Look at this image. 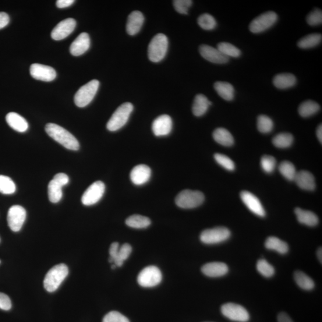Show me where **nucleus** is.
<instances>
[{"label": "nucleus", "mask_w": 322, "mask_h": 322, "mask_svg": "<svg viewBox=\"0 0 322 322\" xmlns=\"http://www.w3.org/2000/svg\"><path fill=\"white\" fill-rule=\"evenodd\" d=\"M45 132L53 139L68 150L78 151L80 148L79 141L72 134L56 123H49L45 126Z\"/></svg>", "instance_id": "f257e3e1"}, {"label": "nucleus", "mask_w": 322, "mask_h": 322, "mask_svg": "<svg viewBox=\"0 0 322 322\" xmlns=\"http://www.w3.org/2000/svg\"><path fill=\"white\" fill-rule=\"evenodd\" d=\"M68 274V268L65 264H60L53 267L44 278V286L46 291L49 292L56 291Z\"/></svg>", "instance_id": "f03ea898"}, {"label": "nucleus", "mask_w": 322, "mask_h": 322, "mask_svg": "<svg viewBox=\"0 0 322 322\" xmlns=\"http://www.w3.org/2000/svg\"><path fill=\"white\" fill-rule=\"evenodd\" d=\"M168 46V38L163 34H158L152 38L148 47V57L152 62H159L165 58Z\"/></svg>", "instance_id": "7ed1b4c3"}, {"label": "nucleus", "mask_w": 322, "mask_h": 322, "mask_svg": "<svg viewBox=\"0 0 322 322\" xmlns=\"http://www.w3.org/2000/svg\"><path fill=\"white\" fill-rule=\"evenodd\" d=\"M133 105L130 102L122 104L116 109L107 123V129L116 132L125 126L133 111Z\"/></svg>", "instance_id": "20e7f679"}, {"label": "nucleus", "mask_w": 322, "mask_h": 322, "mask_svg": "<svg viewBox=\"0 0 322 322\" xmlns=\"http://www.w3.org/2000/svg\"><path fill=\"white\" fill-rule=\"evenodd\" d=\"M205 200L203 193L200 191L184 190L176 197V204L184 209H192L200 206Z\"/></svg>", "instance_id": "39448f33"}, {"label": "nucleus", "mask_w": 322, "mask_h": 322, "mask_svg": "<svg viewBox=\"0 0 322 322\" xmlns=\"http://www.w3.org/2000/svg\"><path fill=\"white\" fill-rule=\"evenodd\" d=\"M99 85L98 80H91L78 90L74 97V102L78 107H86L90 104L97 93Z\"/></svg>", "instance_id": "423d86ee"}, {"label": "nucleus", "mask_w": 322, "mask_h": 322, "mask_svg": "<svg viewBox=\"0 0 322 322\" xmlns=\"http://www.w3.org/2000/svg\"><path fill=\"white\" fill-rule=\"evenodd\" d=\"M69 181L68 176L64 173H58L54 176L48 186V195L51 203H58L61 200L62 187L66 185Z\"/></svg>", "instance_id": "0eeeda50"}, {"label": "nucleus", "mask_w": 322, "mask_h": 322, "mask_svg": "<svg viewBox=\"0 0 322 322\" xmlns=\"http://www.w3.org/2000/svg\"><path fill=\"white\" fill-rule=\"evenodd\" d=\"M278 15L275 12L269 11L261 14L254 19L250 24V30L254 34H259L269 29L277 23Z\"/></svg>", "instance_id": "6e6552de"}, {"label": "nucleus", "mask_w": 322, "mask_h": 322, "mask_svg": "<svg viewBox=\"0 0 322 322\" xmlns=\"http://www.w3.org/2000/svg\"><path fill=\"white\" fill-rule=\"evenodd\" d=\"M161 281V271L154 265L145 267L137 277L138 283L144 288L154 287L160 284Z\"/></svg>", "instance_id": "1a4fd4ad"}, {"label": "nucleus", "mask_w": 322, "mask_h": 322, "mask_svg": "<svg viewBox=\"0 0 322 322\" xmlns=\"http://www.w3.org/2000/svg\"><path fill=\"white\" fill-rule=\"evenodd\" d=\"M231 235V232L228 228L217 227L205 230L201 233L200 239L204 243L212 245L226 241Z\"/></svg>", "instance_id": "9d476101"}, {"label": "nucleus", "mask_w": 322, "mask_h": 322, "mask_svg": "<svg viewBox=\"0 0 322 322\" xmlns=\"http://www.w3.org/2000/svg\"><path fill=\"white\" fill-rule=\"evenodd\" d=\"M222 314L229 319L239 321L246 322L250 319V314L247 311L242 307L235 303H227L221 306Z\"/></svg>", "instance_id": "9b49d317"}, {"label": "nucleus", "mask_w": 322, "mask_h": 322, "mask_svg": "<svg viewBox=\"0 0 322 322\" xmlns=\"http://www.w3.org/2000/svg\"><path fill=\"white\" fill-rule=\"evenodd\" d=\"M132 251V247L129 243L123 244L119 247L118 242L112 243L109 249V263H114L116 267H121L123 261L129 257Z\"/></svg>", "instance_id": "f8f14e48"}, {"label": "nucleus", "mask_w": 322, "mask_h": 322, "mask_svg": "<svg viewBox=\"0 0 322 322\" xmlns=\"http://www.w3.org/2000/svg\"><path fill=\"white\" fill-rule=\"evenodd\" d=\"M105 191V184L101 181L95 182L88 187L81 197V201L86 206L94 205L101 200Z\"/></svg>", "instance_id": "ddd939ff"}, {"label": "nucleus", "mask_w": 322, "mask_h": 322, "mask_svg": "<svg viewBox=\"0 0 322 322\" xmlns=\"http://www.w3.org/2000/svg\"><path fill=\"white\" fill-rule=\"evenodd\" d=\"M27 212L20 205H13L10 207L8 214V222L13 232H17L22 229L26 220Z\"/></svg>", "instance_id": "4468645a"}, {"label": "nucleus", "mask_w": 322, "mask_h": 322, "mask_svg": "<svg viewBox=\"0 0 322 322\" xmlns=\"http://www.w3.org/2000/svg\"><path fill=\"white\" fill-rule=\"evenodd\" d=\"M76 24V20L72 18L61 21L53 30L51 34L52 38L56 41L63 40L72 33L75 30Z\"/></svg>", "instance_id": "2eb2a0df"}, {"label": "nucleus", "mask_w": 322, "mask_h": 322, "mask_svg": "<svg viewBox=\"0 0 322 322\" xmlns=\"http://www.w3.org/2000/svg\"><path fill=\"white\" fill-rule=\"evenodd\" d=\"M31 76L34 79L51 82L56 77V70L51 66L34 63L30 67Z\"/></svg>", "instance_id": "dca6fc26"}, {"label": "nucleus", "mask_w": 322, "mask_h": 322, "mask_svg": "<svg viewBox=\"0 0 322 322\" xmlns=\"http://www.w3.org/2000/svg\"><path fill=\"white\" fill-rule=\"evenodd\" d=\"M200 53L202 57L207 61L216 64H225L229 61L227 56L222 55L217 48H215L208 45H201Z\"/></svg>", "instance_id": "f3484780"}, {"label": "nucleus", "mask_w": 322, "mask_h": 322, "mask_svg": "<svg viewBox=\"0 0 322 322\" xmlns=\"http://www.w3.org/2000/svg\"><path fill=\"white\" fill-rule=\"evenodd\" d=\"M172 127V119L169 115L158 116L152 123V129L156 136H167L171 133Z\"/></svg>", "instance_id": "a211bd4d"}, {"label": "nucleus", "mask_w": 322, "mask_h": 322, "mask_svg": "<svg viewBox=\"0 0 322 322\" xmlns=\"http://www.w3.org/2000/svg\"><path fill=\"white\" fill-rule=\"evenodd\" d=\"M240 198H241L244 204L254 214L261 217L265 216V212L263 205L254 194L247 192V191H243L240 193Z\"/></svg>", "instance_id": "6ab92c4d"}, {"label": "nucleus", "mask_w": 322, "mask_h": 322, "mask_svg": "<svg viewBox=\"0 0 322 322\" xmlns=\"http://www.w3.org/2000/svg\"><path fill=\"white\" fill-rule=\"evenodd\" d=\"M151 169L147 165L140 164L134 167L130 173V179L135 185H143L151 179Z\"/></svg>", "instance_id": "aec40b11"}, {"label": "nucleus", "mask_w": 322, "mask_h": 322, "mask_svg": "<svg viewBox=\"0 0 322 322\" xmlns=\"http://www.w3.org/2000/svg\"><path fill=\"white\" fill-rule=\"evenodd\" d=\"M201 270L208 277L218 278L227 274L229 267L227 265L221 262H212L203 265Z\"/></svg>", "instance_id": "412c9836"}, {"label": "nucleus", "mask_w": 322, "mask_h": 322, "mask_svg": "<svg viewBox=\"0 0 322 322\" xmlns=\"http://www.w3.org/2000/svg\"><path fill=\"white\" fill-rule=\"evenodd\" d=\"M90 46V38L87 33H81L74 40L70 47V52L73 56H79L86 53Z\"/></svg>", "instance_id": "4be33fe9"}, {"label": "nucleus", "mask_w": 322, "mask_h": 322, "mask_svg": "<svg viewBox=\"0 0 322 322\" xmlns=\"http://www.w3.org/2000/svg\"><path fill=\"white\" fill-rule=\"evenodd\" d=\"M144 17L139 11H134L130 13L127 20L126 30L130 35H134L139 33L144 23Z\"/></svg>", "instance_id": "5701e85b"}, {"label": "nucleus", "mask_w": 322, "mask_h": 322, "mask_svg": "<svg viewBox=\"0 0 322 322\" xmlns=\"http://www.w3.org/2000/svg\"><path fill=\"white\" fill-rule=\"evenodd\" d=\"M297 186L306 190H314L316 187L314 176L309 171L302 170L296 172L294 179Z\"/></svg>", "instance_id": "b1692460"}, {"label": "nucleus", "mask_w": 322, "mask_h": 322, "mask_svg": "<svg viewBox=\"0 0 322 322\" xmlns=\"http://www.w3.org/2000/svg\"><path fill=\"white\" fill-rule=\"evenodd\" d=\"M7 123L14 130L19 133L27 132L29 127L27 120L16 112H10L6 115Z\"/></svg>", "instance_id": "393cba45"}, {"label": "nucleus", "mask_w": 322, "mask_h": 322, "mask_svg": "<svg viewBox=\"0 0 322 322\" xmlns=\"http://www.w3.org/2000/svg\"><path fill=\"white\" fill-rule=\"evenodd\" d=\"M273 83L279 89H288L295 86L296 79L292 73H279L274 77Z\"/></svg>", "instance_id": "a878e982"}, {"label": "nucleus", "mask_w": 322, "mask_h": 322, "mask_svg": "<svg viewBox=\"0 0 322 322\" xmlns=\"http://www.w3.org/2000/svg\"><path fill=\"white\" fill-rule=\"evenodd\" d=\"M211 105L212 103L204 94L196 95L192 106L193 115L197 117L203 116L207 112L209 106Z\"/></svg>", "instance_id": "bb28decb"}, {"label": "nucleus", "mask_w": 322, "mask_h": 322, "mask_svg": "<svg viewBox=\"0 0 322 322\" xmlns=\"http://www.w3.org/2000/svg\"><path fill=\"white\" fill-rule=\"evenodd\" d=\"M295 213L297 220L300 224L305 225L310 227L316 226L318 224V218L313 212L303 210L300 208L295 209Z\"/></svg>", "instance_id": "cd10ccee"}, {"label": "nucleus", "mask_w": 322, "mask_h": 322, "mask_svg": "<svg viewBox=\"0 0 322 322\" xmlns=\"http://www.w3.org/2000/svg\"><path fill=\"white\" fill-rule=\"evenodd\" d=\"M214 89L221 97L227 101H232L234 98L235 89L231 84L218 81L214 85Z\"/></svg>", "instance_id": "c85d7f7f"}, {"label": "nucleus", "mask_w": 322, "mask_h": 322, "mask_svg": "<svg viewBox=\"0 0 322 322\" xmlns=\"http://www.w3.org/2000/svg\"><path fill=\"white\" fill-rule=\"evenodd\" d=\"M214 139L217 143L224 146H231L234 143V139L232 134L224 128H218L212 134Z\"/></svg>", "instance_id": "c756f323"}, {"label": "nucleus", "mask_w": 322, "mask_h": 322, "mask_svg": "<svg viewBox=\"0 0 322 322\" xmlns=\"http://www.w3.org/2000/svg\"><path fill=\"white\" fill-rule=\"evenodd\" d=\"M265 246L268 250L277 251L281 254H285L289 251L288 244L275 236L268 237L265 240Z\"/></svg>", "instance_id": "7c9ffc66"}, {"label": "nucleus", "mask_w": 322, "mask_h": 322, "mask_svg": "<svg viewBox=\"0 0 322 322\" xmlns=\"http://www.w3.org/2000/svg\"><path fill=\"white\" fill-rule=\"evenodd\" d=\"M320 106L317 102L307 101L301 104L299 108V112L301 116L308 118L316 114L320 110Z\"/></svg>", "instance_id": "2f4dec72"}, {"label": "nucleus", "mask_w": 322, "mask_h": 322, "mask_svg": "<svg viewBox=\"0 0 322 322\" xmlns=\"http://www.w3.org/2000/svg\"><path fill=\"white\" fill-rule=\"evenodd\" d=\"M126 224L130 228L144 229L150 226L151 221L150 218L143 215H133L127 219Z\"/></svg>", "instance_id": "473e14b6"}, {"label": "nucleus", "mask_w": 322, "mask_h": 322, "mask_svg": "<svg viewBox=\"0 0 322 322\" xmlns=\"http://www.w3.org/2000/svg\"><path fill=\"white\" fill-rule=\"evenodd\" d=\"M321 39L322 36L320 34H310L301 39L297 45L303 49L313 48L320 43Z\"/></svg>", "instance_id": "72a5a7b5"}, {"label": "nucleus", "mask_w": 322, "mask_h": 322, "mask_svg": "<svg viewBox=\"0 0 322 322\" xmlns=\"http://www.w3.org/2000/svg\"><path fill=\"white\" fill-rule=\"evenodd\" d=\"M294 279L296 284L303 289L310 291L314 287V282L313 279L302 271L295 272Z\"/></svg>", "instance_id": "f704fd0d"}, {"label": "nucleus", "mask_w": 322, "mask_h": 322, "mask_svg": "<svg viewBox=\"0 0 322 322\" xmlns=\"http://www.w3.org/2000/svg\"><path fill=\"white\" fill-rule=\"evenodd\" d=\"M217 49L222 55L227 56L228 58H239L241 55V52L235 45L229 42H222L217 45Z\"/></svg>", "instance_id": "c9c22d12"}, {"label": "nucleus", "mask_w": 322, "mask_h": 322, "mask_svg": "<svg viewBox=\"0 0 322 322\" xmlns=\"http://www.w3.org/2000/svg\"><path fill=\"white\" fill-rule=\"evenodd\" d=\"M293 141V137L291 134L282 133L276 136L272 142L276 147L279 148H287L291 146Z\"/></svg>", "instance_id": "e433bc0d"}, {"label": "nucleus", "mask_w": 322, "mask_h": 322, "mask_svg": "<svg viewBox=\"0 0 322 322\" xmlns=\"http://www.w3.org/2000/svg\"><path fill=\"white\" fill-rule=\"evenodd\" d=\"M279 170L281 175L289 181L294 180L297 172L295 166L291 162L283 161L279 166Z\"/></svg>", "instance_id": "4c0bfd02"}, {"label": "nucleus", "mask_w": 322, "mask_h": 322, "mask_svg": "<svg viewBox=\"0 0 322 322\" xmlns=\"http://www.w3.org/2000/svg\"><path fill=\"white\" fill-rule=\"evenodd\" d=\"M16 187L12 179L8 176L0 175V193L11 194L16 192Z\"/></svg>", "instance_id": "58836bf2"}, {"label": "nucleus", "mask_w": 322, "mask_h": 322, "mask_svg": "<svg viewBox=\"0 0 322 322\" xmlns=\"http://www.w3.org/2000/svg\"><path fill=\"white\" fill-rule=\"evenodd\" d=\"M197 23L201 28L207 31L213 30L217 27L216 20L208 13H204L198 17Z\"/></svg>", "instance_id": "ea45409f"}, {"label": "nucleus", "mask_w": 322, "mask_h": 322, "mask_svg": "<svg viewBox=\"0 0 322 322\" xmlns=\"http://www.w3.org/2000/svg\"><path fill=\"white\" fill-rule=\"evenodd\" d=\"M257 129L261 133H270L274 129V122L266 115H260L257 118Z\"/></svg>", "instance_id": "a19ab883"}, {"label": "nucleus", "mask_w": 322, "mask_h": 322, "mask_svg": "<svg viewBox=\"0 0 322 322\" xmlns=\"http://www.w3.org/2000/svg\"><path fill=\"white\" fill-rule=\"evenodd\" d=\"M257 269L262 276L265 278L273 277L275 273L274 267L264 259L258 261Z\"/></svg>", "instance_id": "79ce46f5"}, {"label": "nucleus", "mask_w": 322, "mask_h": 322, "mask_svg": "<svg viewBox=\"0 0 322 322\" xmlns=\"http://www.w3.org/2000/svg\"><path fill=\"white\" fill-rule=\"evenodd\" d=\"M277 161L276 159L270 155H264L261 159V166L263 171L266 173H271L275 170Z\"/></svg>", "instance_id": "37998d69"}, {"label": "nucleus", "mask_w": 322, "mask_h": 322, "mask_svg": "<svg viewBox=\"0 0 322 322\" xmlns=\"http://www.w3.org/2000/svg\"><path fill=\"white\" fill-rule=\"evenodd\" d=\"M214 159L217 163L224 168L228 169L229 171L234 170L235 168V163L227 156L221 154H216L214 155Z\"/></svg>", "instance_id": "c03bdc74"}, {"label": "nucleus", "mask_w": 322, "mask_h": 322, "mask_svg": "<svg viewBox=\"0 0 322 322\" xmlns=\"http://www.w3.org/2000/svg\"><path fill=\"white\" fill-rule=\"evenodd\" d=\"M307 22L310 26H317L322 23L321 10L316 9L310 12L307 17Z\"/></svg>", "instance_id": "a18cd8bd"}, {"label": "nucleus", "mask_w": 322, "mask_h": 322, "mask_svg": "<svg viewBox=\"0 0 322 322\" xmlns=\"http://www.w3.org/2000/svg\"><path fill=\"white\" fill-rule=\"evenodd\" d=\"M192 3L191 0H176L173 2V5L176 11L179 13L187 15Z\"/></svg>", "instance_id": "49530a36"}, {"label": "nucleus", "mask_w": 322, "mask_h": 322, "mask_svg": "<svg viewBox=\"0 0 322 322\" xmlns=\"http://www.w3.org/2000/svg\"><path fill=\"white\" fill-rule=\"evenodd\" d=\"M103 322H130L129 318L118 311H111L104 317Z\"/></svg>", "instance_id": "de8ad7c7"}, {"label": "nucleus", "mask_w": 322, "mask_h": 322, "mask_svg": "<svg viewBox=\"0 0 322 322\" xmlns=\"http://www.w3.org/2000/svg\"><path fill=\"white\" fill-rule=\"evenodd\" d=\"M12 302L8 295L0 292V309L8 311L11 309Z\"/></svg>", "instance_id": "09e8293b"}, {"label": "nucleus", "mask_w": 322, "mask_h": 322, "mask_svg": "<svg viewBox=\"0 0 322 322\" xmlns=\"http://www.w3.org/2000/svg\"><path fill=\"white\" fill-rule=\"evenodd\" d=\"M10 18L8 14L5 12H0V30L8 26Z\"/></svg>", "instance_id": "8fccbe9b"}, {"label": "nucleus", "mask_w": 322, "mask_h": 322, "mask_svg": "<svg viewBox=\"0 0 322 322\" xmlns=\"http://www.w3.org/2000/svg\"><path fill=\"white\" fill-rule=\"evenodd\" d=\"M74 2L73 0H58L56 2V6L60 9L66 8L71 6Z\"/></svg>", "instance_id": "3c124183"}, {"label": "nucleus", "mask_w": 322, "mask_h": 322, "mask_svg": "<svg viewBox=\"0 0 322 322\" xmlns=\"http://www.w3.org/2000/svg\"><path fill=\"white\" fill-rule=\"evenodd\" d=\"M278 321V322H293L288 315L284 312L279 314Z\"/></svg>", "instance_id": "603ef678"}, {"label": "nucleus", "mask_w": 322, "mask_h": 322, "mask_svg": "<svg viewBox=\"0 0 322 322\" xmlns=\"http://www.w3.org/2000/svg\"><path fill=\"white\" fill-rule=\"evenodd\" d=\"M317 137L320 143H322V126L320 125L318 126L316 130Z\"/></svg>", "instance_id": "864d4df0"}, {"label": "nucleus", "mask_w": 322, "mask_h": 322, "mask_svg": "<svg viewBox=\"0 0 322 322\" xmlns=\"http://www.w3.org/2000/svg\"><path fill=\"white\" fill-rule=\"evenodd\" d=\"M317 256L318 257V260H319L320 263L321 264L322 261V249L321 247H319L317 251Z\"/></svg>", "instance_id": "5fc2aeb1"}, {"label": "nucleus", "mask_w": 322, "mask_h": 322, "mask_svg": "<svg viewBox=\"0 0 322 322\" xmlns=\"http://www.w3.org/2000/svg\"><path fill=\"white\" fill-rule=\"evenodd\" d=\"M116 265H115V264H113V265H112V269H115V268H116Z\"/></svg>", "instance_id": "6e6d98bb"}, {"label": "nucleus", "mask_w": 322, "mask_h": 322, "mask_svg": "<svg viewBox=\"0 0 322 322\" xmlns=\"http://www.w3.org/2000/svg\"><path fill=\"white\" fill-rule=\"evenodd\" d=\"M0 263H1V261H0Z\"/></svg>", "instance_id": "4d7b16f0"}, {"label": "nucleus", "mask_w": 322, "mask_h": 322, "mask_svg": "<svg viewBox=\"0 0 322 322\" xmlns=\"http://www.w3.org/2000/svg\"><path fill=\"white\" fill-rule=\"evenodd\" d=\"M0 241H1V239H0Z\"/></svg>", "instance_id": "13d9d810"}]
</instances>
